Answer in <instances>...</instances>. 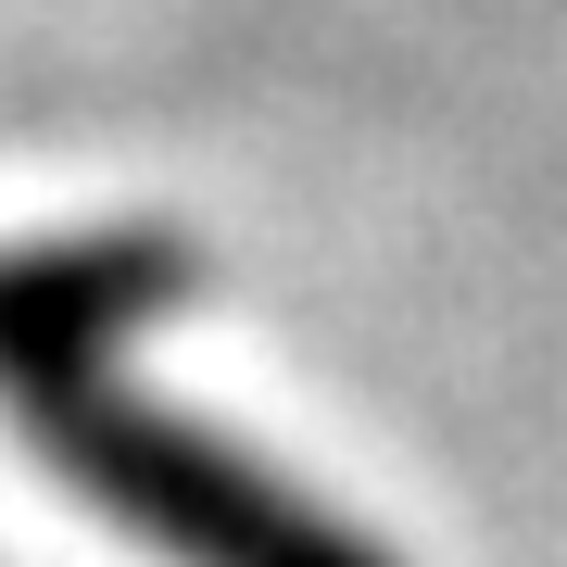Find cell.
Wrapping results in <instances>:
<instances>
[{"label":"cell","instance_id":"6da1fadb","mask_svg":"<svg viewBox=\"0 0 567 567\" xmlns=\"http://www.w3.org/2000/svg\"><path fill=\"white\" fill-rule=\"evenodd\" d=\"M152 303H177V240H140V227L0 252V416L25 429V454L177 567H391L341 517H316L278 466L227 454L215 429L114 379V341Z\"/></svg>","mask_w":567,"mask_h":567}]
</instances>
